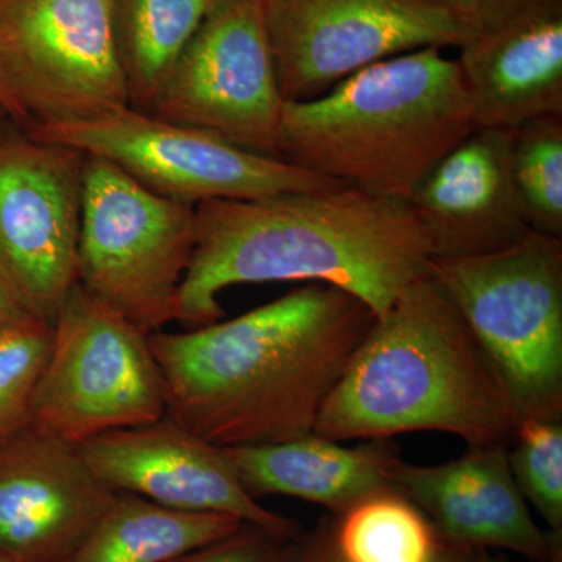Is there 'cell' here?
Wrapping results in <instances>:
<instances>
[{"instance_id": "obj_24", "label": "cell", "mask_w": 562, "mask_h": 562, "mask_svg": "<svg viewBox=\"0 0 562 562\" xmlns=\"http://www.w3.org/2000/svg\"><path fill=\"white\" fill-rule=\"evenodd\" d=\"M508 461L525 501L562 541V420L517 422Z\"/></svg>"}, {"instance_id": "obj_1", "label": "cell", "mask_w": 562, "mask_h": 562, "mask_svg": "<svg viewBox=\"0 0 562 562\" xmlns=\"http://www.w3.org/2000/svg\"><path fill=\"white\" fill-rule=\"evenodd\" d=\"M373 321L360 299L319 283L235 319L150 333L165 417L222 449L313 435Z\"/></svg>"}, {"instance_id": "obj_6", "label": "cell", "mask_w": 562, "mask_h": 562, "mask_svg": "<svg viewBox=\"0 0 562 562\" xmlns=\"http://www.w3.org/2000/svg\"><path fill=\"white\" fill-rule=\"evenodd\" d=\"M195 243V206L161 198L113 162L85 155L77 277L146 333L176 321Z\"/></svg>"}, {"instance_id": "obj_9", "label": "cell", "mask_w": 562, "mask_h": 562, "mask_svg": "<svg viewBox=\"0 0 562 562\" xmlns=\"http://www.w3.org/2000/svg\"><path fill=\"white\" fill-rule=\"evenodd\" d=\"M0 80L25 131L131 106L110 0H0Z\"/></svg>"}, {"instance_id": "obj_8", "label": "cell", "mask_w": 562, "mask_h": 562, "mask_svg": "<svg viewBox=\"0 0 562 562\" xmlns=\"http://www.w3.org/2000/svg\"><path fill=\"white\" fill-rule=\"evenodd\" d=\"M27 132L101 157L155 194L192 206L346 187L281 158L255 154L213 133L161 121L132 106L92 121Z\"/></svg>"}, {"instance_id": "obj_17", "label": "cell", "mask_w": 562, "mask_h": 562, "mask_svg": "<svg viewBox=\"0 0 562 562\" xmlns=\"http://www.w3.org/2000/svg\"><path fill=\"white\" fill-rule=\"evenodd\" d=\"M458 49L476 128L562 116V0H535Z\"/></svg>"}, {"instance_id": "obj_12", "label": "cell", "mask_w": 562, "mask_h": 562, "mask_svg": "<svg viewBox=\"0 0 562 562\" xmlns=\"http://www.w3.org/2000/svg\"><path fill=\"white\" fill-rule=\"evenodd\" d=\"M265 16L284 102L317 98L384 58L469 40L419 0H265Z\"/></svg>"}, {"instance_id": "obj_31", "label": "cell", "mask_w": 562, "mask_h": 562, "mask_svg": "<svg viewBox=\"0 0 562 562\" xmlns=\"http://www.w3.org/2000/svg\"><path fill=\"white\" fill-rule=\"evenodd\" d=\"M469 562H513L502 554L492 553V550H475Z\"/></svg>"}, {"instance_id": "obj_14", "label": "cell", "mask_w": 562, "mask_h": 562, "mask_svg": "<svg viewBox=\"0 0 562 562\" xmlns=\"http://www.w3.org/2000/svg\"><path fill=\"white\" fill-rule=\"evenodd\" d=\"M116 497L74 443L33 425L0 441V550L11 562H65Z\"/></svg>"}, {"instance_id": "obj_26", "label": "cell", "mask_w": 562, "mask_h": 562, "mask_svg": "<svg viewBox=\"0 0 562 562\" xmlns=\"http://www.w3.org/2000/svg\"><path fill=\"white\" fill-rule=\"evenodd\" d=\"M419 2L452 18L471 40L473 36L483 35L498 27L535 0H419Z\"/></svg>"}, {"instance_id": "obj_10", "label": "cell", "mask_w": 562, "mask_h": 562, "mask_svg": "<svg viewBox=\"0 0 562 562\" xmlns=\"http://www.w3.org/2000/svg\"><path fill=\"white\" fill-rule=\"evenodd\" d=\"M283 105L265 0H216L146 113L280 158Z\"/></svg>"}, {"instance_id": "obj_19", "label": "cell", "mask_w": 562, "mask_h": 562, "mask_svg": "<svg viewBox=\"0 0 562 562\" xmlns=\"http://www.w3.org/2000/svg\"><path fill=\"white\" fill-rule=\"evenodd\" d=\"M244 524L231 514L181 512L117 492L65 562H173L235 535Z\"/></svg>"}, {"instance_id": "obj_21", "label": "cell", "mask_w": 562, "mask_h": 562, "mask_svg": "<svg viewBox=\"0 0 562 562\" xmlns=\"http://www.w3.org/2000/svg\"><path fill=\"white\" fill-rule=\"evenodd\" d=\"M335 542L346 562H427L439 535L412 501L387 490L335 517Z\"/></svg>"}, {"instance_id": "obj_2", "label": "cell", "mask_w": 562, "mask_h": 562, "mask_svg": "<svg viewBox=\"0 0 562 562\" xmlns=\"http://www.w3.org/2000/svg\"><path fill=\"white\" fill-rule=\"evenodd\" d=\"M431 260L408 199L339 187L203 202L176 321H221V294L236 284L297 280L347 291L380 316L430 273Z\"/></svg>"}, {"instance_id": "obj_13", "label": "cell", "mask_w": 562, "mask_h": 562, "mask_svg": "<svg viewBox=\"0 0 562 562\" xmlns=\"http://www.w3.org/2000/svg\"><path fill=\"white\" fill-rule=\"evenodd\" d=\"M81 457L106 486L172 509L221 513L281 535H302L290 517L269 512L244 490L221 447L161 417L81 442Z\"/></svg>"}, {"instance_id": "obj_5", "label": "cell", "mask_w": 562, "mask_h": 562, "mask_svg": "<svg viewBox=\"0 0 562 562\" xmlns=\"http://www.w3.org/2000/svg\"><path fill=\"white\" fill-rule=\"evenodd\" d=\"M517 422L562 420V238L530 232L479 257L431 260Z\"/></svg>"}, {"instance_id": "obj_30", "label": "cell", "mask_w": 562, "mask_h": 562, "mask_svg": "<svg viewBox=\"0 0 562 562\" xmlns=\"http://www.w3.org/2000/svg\"><path fill=\"white\" fill-rule=\"evenodd\" d=\"M0 105L5 109L7 113H9L10 120L14 122V124H20L22 127L27 128V124H25L24 116L20 109H18L16 103H14L13 98L9 90H7L5 85L0 80Z\"/></svg>"}, {"instance_id": "obj_33", "label": "cell", "mask_w": 562, "mask_h": 562, "mask_svg": "<svg viewBox=\"0 0 562 562\" xmlns=\"http://www.w3.org/2000/svg\"><path fill=\"white\" fill-rule=\"evenodd\" d=\"M0 562H11L10 558L0 550Z\"/></svg>"}, {"instance_id": "obj_11", "label": "cell", "mask_w": 562, "mask_h": 562, "mask_svg": "<svg viewBox=\"0 0 562 562\" xmlns=\"http://www.w3.org/2000/svg\"><path fill=\"white\" fill-rule=\"evenodd\" d=\"M83 151L0 132V279L21 312L54 325L79 283Z\"/></svg>"}, {"instance_id": "obj_7", "label": "cell", "mask_w": 562, "mask_h": 562, "mask_svg": "<svg viewBox=\"0 0 562 562\" xmlns=\"http://www.w3.org/2000/svg\"><path fill=\"white\" fill-rule=\"evenodd\" d=\"M149 333L79 283L52 325V346L32 405L40 431L80 446L165 417Z\"/></svg>"}, {"instance_id": "obj_20", "label": "cell", "mask_w": 562, "mask_h": 562, "mask_svg": "<svg viewBox=\"0 0 562 562\" xmlns=\"http://www.w3.org/2000/svg\"><path fill=\"white\" fill-rule=\"evenodd\" d=\"M132 109L146 111L216 0H110Z\"/></svg>"}, {"instance_id": "obj_16", "label": "cell", "mask_w": 562, "mask_h": 562, "mask_svg": "<svg viewBox=\"0 0 562 562\" xmlns=\"http://www.w3.org/2000/svg\"><path fill=\"white\" fill-rule=\"evenodd\" d=\"M509 446L468 447L438 465L401 461L392 486L427 516L446 541L506 550L536 562H561V541L542 530L514 482Z\"/></svg>"}, {"instance_id": "obj_15", "label": "cell", "mask_w": 562, "mask_h": 562, "mask_svg": "<svg viewBox=\"0 0 562 562\" xmlns=\"http://www.w3.org/2000/svg\"><path fill=\"white\" fill-rule=\"evenodd\" d=\"M512 139L509 131L473 128L409 194L432 260L494 254L532 232L514 181Z\"/></svg>"}, {"instance_id": "obj_28", "label": "cell", "mask_w": 562, "mask_h": 562, "mask_svg": "<svg viewBox=\"0 0 562 562\" xmlns=\"http://www.w3.org/2000/svg\"><path fill=\"white\" fill-rule=\"evenodd\" d=\"M475 550L446 541L439 536V543L427 562H469Z\"/></svg>"}, {"instance_id": "obj_27", "label": "cell", "mask_w": 562, "mask_h": 562, "mask_svg": "<svg viewBox=\"0 0 562 562\" xmlns=\"http://www.w3.org/2000/svg\"><path fill=\"white\" fill-rule=\"evenodd\" d=\"M299 562H346L336 549L335 517H325L316 530L305 535Z\"/></svg>"}, {"instance_id": "obj_4", "label": "cell", "mask_w": 562, "mask_h": 562, "mask_svg": "<svg viewBox=\"0 0 562 562\" xmlns=\"http://www.w3.org/2000/svg\"><path fill=\"white\" fill-rule=\"evenodd\" d=\"M475 127L460 65L422 47L284 102L280 158L369 194L408 199Z\"/></svg>"}, {"instance_id": "obj_25", "label": "cell", "mask_w": 562, "mask_h": 562, "mask_svg": "<svg viewBox=\"0 0 562 562\" xmlns=\"http://www.w3.org/2000/svg\"><path fill=\"white\" fill-rule=\"evenodd\" d=\"M303 538L244 524L235 535L173 562H299Z\"/></svg>"}, {"instance_id": "obj_22", "label": "cell", "mask_w": 562, "mask_h": 562, "mask_svg": "<svg viewBox=\"0 0 562 562\" xmlns=\"http://www.w3.org/2000/svg\"><path fill=\"white\" fill-rule=\"evenodd\" d=\"M512 162L531 231L562 238V116L513 131Z\"/></svg>"}, {"instance_id": "obj_29", "label": "cell", "mask_w": 562, "mask_h": 562, "mask_svg": "<svg viewBox=\"0 0 562 562\" xmlns=\"http://www.w3.org/2000/svg\"><path fill=\"white\" fill-rule=\"evenodd\" d=\"M20 313L21 310L18 308L16 303L11 299L10 292L7 291L5 284L0 279V327Z\"/></svg>"}, {"instance_id": "obj_23", "label": "cell", "mask_w": 562, "mask_h": 562, "mask_svg": "<svg viewBox=\"0 0 562 562\" xmlns=\"http://www.w3.org/2000/svg\"><path fill=\"white\" fill-rule=\"evenodd\" d=\"M52 346V325L21 312L0 327V441L32 425V405Z\"/></svg>"}, {"instance_id": "obj_18", "label": "cell", "mask_w": 562, "mask_h": 562, "mask_svg": "<svg viewBox=\"0 0 562 562\" xmlns=\"http://www.w3.org/2000/svg\"><path fill=\"white\" fill-rule=\"evenodd\" d=\"M222 449V447H221ZM251 497L288 495L324 506L333 517L379 492L394 490L402 461L392 439L347 447L317 435L265 446L224 449Z\"/></svg>"}, {"instance_id": "obj_3", "label": "cell", "mask_w": 562, "mask_h": 562, "mask_svg": "<svg viewBox=\"0 0 562 562\" xmlns=\"http://www.w3.org/2000/svg\"><path fill=\"white\" fill-rule=\"evenodd\" d=\"M516 427L486 355L430 272L375 316L314 435L344 442L439 431L491 447L512 446Z\"/></svg>"}, {"instance_id": "obj_32", "label": "cell", "mask_w": 562, "mask_h": 562, "mask_svg": "<svg viewBox=\"0 0 562 562\" xmlns=\"http://www.w3.org/2000/svg\"><path fill=\"white\" fill-rule=\"evenodd\" d=\"M7 120H10L9 113H7L5 109H3L2 105H0V124H2V122Z\"/></svg>"}]
</instances>
